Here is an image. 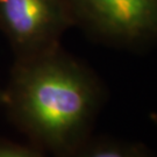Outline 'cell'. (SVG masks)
Here are the masks:
<instances>
[{
  "label": "cell",
  "instance_id": "cell-5",
  "mask_svg": "<svg viewBox=\"0 0 157 157\" xmlns=\"http://www.w3.org/2000/svg\"><path fill=\"white\" fill-rule=\"evenodd\" d=\"M0 157H43V155L36 148L0 142Z\"/></svg>",
  "mask_w": 157,
  "mask_h": 157
},
{
  "label": "cell",
  "instance_id": "cell-6",
  "mask_svg": "<svg viewBox=\"0 0 157 157\" xmlns=\"http://www.w3.org/2000/svg\"><path fill=\"white\" fill-rule=\"evenodd\" d=\"M150 119H151L152 122L157 126V114L156 113H150Z\"/></svg>",
  "mask_w": 157,
  "mask_h": 157
},
{
  "label": "cell",
  "instance_id": "cell-3",
  "mask_svg": "<svg viewBox=\"0 0 157 157\" xmlns=\"http://www.w3.org/2000/svg\"><path fill=\"white\" fill-rule=\"evenodd\" d=\"M59 19L57 0H0L2 26L13 41L27 49L43 43Z\"/></svg>",
  "mask_w": 157,
  "mask_h": 157
},
{
  "label": "cell",
  "instance_id": "cell-1",
  "mask_svg": "<svg viewBox=\"0 0 157 157\" xmlns=\"http://www.w3.org/2000/svg\"><path fill=\"white\" fill-rule=\"evenodd\" d=\"M99 99L98 85L84 67L65 57L42 55L17 71L11 107L37 146L67 157L90 139Z\"/></svg>",
  "mask_w": 157,
  "mask_h": 157
},
{
  "label": "cell",
  "instance_id": "cell-2",
  "mask_svg": "<svg viewBox=\"0 0 157 157\" xmlns=\"http://www.w3.org/2000/svg\"><path fill=\"white\" fill-rule=\"evenodd\" d=\"M104 33L124 41L157 34V0H78Z\"/></svg>",
  "mask_w": 157,
  "mask_h": 157
},
{
  "label": "cell",
  "instance_id": "cell-4",
  "mask_svg": "<svg viewBox=\"0 0 157 157\" xmlns=\"http://www.w3.org/2000/svg\"><path fill=\"white\" fill-rule=\"evenodd\" d=\"M67 157H154V155L142 143L114 139H89Z\"/></svg>",
  "mask_w": 157,
  "mask_h": 157
}]
</instances>
